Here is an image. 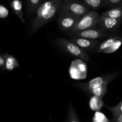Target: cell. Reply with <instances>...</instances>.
Listing matches in <instances>:
<instances>
[{"instance_id": "8", "label": "cell", "mask_w": 122, "mask_h": 122, "mask_svg": "<svg viewBox=\"0 0 122 122\" xmlns=\"http://www.w3.org/2000/svg\"><path fill=\"white\" fill-rule=\"evenodd\" d=\"M121 22L122 19H116L100 15L98 18L97 26L106 32L113 31L120 26Z\"/></svg>"}, {"instance_id": "26", "label": "cell", "mask_w": 122, "mask_h": 122, "mask_svg": "<svg viewBox=\"0 0 122 122\" xmlns=\"http://www.w3.org/2000/svg\"><path fill=\"white\" fill-rule=\"evenodd\" d=\"M113 122H122V113L113 117Z\"/></svg>"}, {"instance_id": "21", "label": "cell", "mask_w": 122, "mask_h": 122, "mask_svg": "<svg viewBox=\"0 0 122 122\" xmlns=\"http://www.w3.org/2000/svg\"><path fill=\"white\" fill-rule=\"evenodd\" d=\"M107 91V86H104L93 90H92L91 92L89 93V94H92V95L97 96L102 98L104 97V96L105 95V94L106 93Z\"/></svg>"}, {"instance_id": "6", "label": "cell", "mask_w": 122, "mask_h": 122, "mask_svg": "<svg viewBox=\"0 0 122 122\" xmlns=\"http://www.w3.org/2000/svg\"><path fill=\"white\" fill-rule=\"evenodd\" d=\"M108 35V34L107 32L102 29L98 26L83 31L75 32H69V36L71 38L78 37V38H84L90 39H96V40L104 38Z\"/></svg>"}, {"instance_id": "1", "label": "cell", "mask_w": 122, "mask_h": 122, "mask_svg": "<svg viewBox=\"0 0 122 122\" xmlns=\"http://www.w3.org/2000/svg\"><path fill=\"white\" fill-rule=\"evenodd\" d=\"M61 4V0H49L41 4L37 9L36 16L32 22L31 32L35 33L52 20L60 10Z\"/></svg>"}, {"instance_id": "9", "label": "cell", "mask_w": 122, "mask_h": 122, "mask_svg": "<svg viewBox=\"0 0 122 122\" xmlns=\"http://www.w3.org/2000/svg\"><path fill=\"white\" fill-rule=\"evenodd\" d=\"M79 18L66 13H60L58 18L59 28L63 31H70L75 26Z\"/></svg>"}, {"instance_id": "15", "label": "cell", "mask_w": 122, "mask_h": 122, "mask_svg": "<svg viewBox=\"0 0 122 122\" xmlns=\"http://www.w3.org/2000/svg\"><path fill=\"white\" fill-rule=\"evenodd\" d=\"M104 105V103L102 101V98L94 95H92V96L90 98L89 102V106L91 110L92 111H100Z\"/></svg>"}, {"instance_id": "25", "label": "cell", "mask_w": 122, "mask_h": 122, "mask_svg": "<svg viewBox=\"0 0 122 122\" xmlns=\"http://www.w3.org/2000/svg\"><path fill=\"white\" fill-rule=\"evenodd\" d=\"M5 69V60L3 55H0V69Z\"/></svg>"}, {"instance_id": "22", "label": "cell", "mask_w": 122, "mask_h": 122, "mask_svg": "<svg viewBox=\"0 0 122 122\" xmlns=\"http://www.w3.org/2000/svg\"><path fill=\"white\" fill-rule=\"evenodd\" d=\"M106 107L112 112L113 116L116 117V116L122 113V100L120 102H119L117 105H116V106H108L106 105Z\"/></svg>"}, {"instance_id": "10", "label": "cell", "mask_w": 122, "mask_h": 122, "mask_svg": "<svg viewBox=\"0 0 122 122\" xmlns=\"http://www.w3.org/2000/svg\"><path fill=\"white\" fill-rule=\"evenodd\" d=\"M83 50L86 51H96L100 42L96 39H90L84 38L72 37L70 39Z\"/></svg>"}, {"instance_id": "5", "label": "cell", "mask_w": 122, "mask_h": 122, "mask_svg": "<svg viewBox=\"0 0 122 122\" xmlns=\"http://www.w3.org/2000/svg\"><path fill=\"white\" fill-rule=\"evenodd\" d=\"M59 11L80 18L90 11V8L82 2H62Z\"/></svg>"}, {"instance_id": "7", "label": "cell", "mask_w": 122, "mask_h": 122, "mask_svg": "<svg viewBox=\"0 0 122 122\" xmlns=\"http://www.w3.org/2000/svg\"><path fill=\"white\" fill-rule=\"evenodd\" d=\"M70 77L74 80H83L87 76V66L81 59H76L70 64L69 69Z\"/></svg>"}, {"instance_id": "2", "label": "cell", "mask_w": 122, "mask_h": 122, "mask_svg": "<svg viewBox=\"0 0 122 122\" xmlns=\"http://www.w3.org/2000/svg\"><path fill=\"white\" fill-rule=\"evenodd\" d=\"M55 44L59 49L71 56L78 57L85 61H90V57L86 51L70 40L64 38H58L56 40Z\"/></svg>"}, {"instance_id": "13", "label": "cell", "mask_w": 122, "mask_h": 122, "mask_svg": "<svg viewBox=\"0 0 122 122\" xmlns=\"http://www.w3.org/2000/svg\"><path fill=\"white\" fill-rule=\"evenodd\" d=\"M119 36H112L110 37H108V38L104 41L103 42L99 44L98 46L97 49L95 52L97 53H103L104 51L109 47H110L116 41L117 39L119 38Z\"/></svg>"}, {"instance_id": "4", "label": "cell", "mask_w": 122, "mask_h": 122, "mask_svg": "<svg viewBox=\"0 0 122 122\" xmlns=\"http://www.w3.org/2000/svg\"><path fill=\"white\" fill-rule=\"evenodd\" d=\"M100 15L95 10H91L79 19L78 21L69 32H75L92 28L97 26Z\"/></svg>"}, {"instance_id": "27", "label": "cell", "mask_w": 122, "mask_h": 122, "mask_svg": "<svg viewBox=\"0 0 122 122\" xmlns=\"http://www.w3.org/2000/svg\"><path fill=\"white\" fill-rule=\"evenodd\" d=\"M81 0H63V2H81Z\"/></svg>"}, {"instance_id": "24", "label": "cell", "mask_w": 122, "mask_h": 122, "mask_svg": "<svg viewBox=\"0 0 122 122\" xmlns=\"http://www.w3.org/2000/svg\"><path fill=\"white\" fill-rule=\"evenodd\" d=\"M106 5L110 6H122V0H106Z\"/></svg>"}, {"instance_id": "3", "label": "cell", "mask_w": 122, "mask_h": 122, "mask_svg": "<svg viewBox=\"0 0 122 122\" xmlns=\"http://www.w3.org/2000/svg\"><path fill=\"white\" fill-rule=\"evenodd\" d=\"M119 75V72L112 73L101 75L92 79L87 83H81L76 84V86L79 88L81 89L82 90L89 94L93 90L98 87L104 86H108V83L112 80L115 79Z\"/></svg>"}, {"instance_id": "29", "label": "cell", "mask_w": 122, "mask_h": 122, "mask_svg": "<svg viewBox=\"0 0 122 122\" xmlns=\"http://www.w3.org/2000/svg\"></svg>"}, {"instance_id": "14", "label": "cell", "mask_w": 122, "mask_h": 122, "mask_svg": "<svg viewBox=\"0 0 122 122\" xmlns=\"http://www.w3.org/2000/svg\"><path fill=\"white\" fill-rule=\"evenodd\" d=\"M101 15L122 20V6L114 7L106 11L102 12Z\"/></svg>"}, {"instance_id": "19", "label": "cell", "mask_w": 122, "mask_h": 122, "mask_svg": "<svg viewBox=\"0 0 122 122\" xmlns=\"http://www.w3.org/2000/svg\"><path fill=\"white\" fill-rule=\"evenodd\" d=\"M68 122H79L77 113L71 104L69 105L68 110Z\"/></svg>"}, {"instance_id": "12", "label": "cell", "mask_w": 122, "mask_h": 122, "mask_svg": "<svg viewBox=\"0 0 122 122\" xmlns=\"http://www.w3.org/2000/svg\"><path fill=\"white\" fill-rule=\"evenodd\" d=\"M10 6L13 11L18 16L22 23H25V20L23 17V4L21 0H11L10 1Z\"/></svg>"}, {"instance_id": "23", "label": "cell", "mask_w": 122, "mask_h": 122, "mask_svg": "<svg viewBox=\"0 0 122 122\" xmlns=\"http://www.w3.org/2000/svg\"><path fill=\"white\" fill-rule=\"evenodd\" d=\"M8 14H9V11L8 8L3 5L0 4V18L5 19L8 17Z\"/></svg>"}, {"instance_id": "11", "label": "cell", "mask_w": 122, "mask_h": 122, "mask_svg": "<svg viewBox=\"0 0 122 122\" xmlns=\"http://www.w3.org/2000/svg\"><path fill=\"white\" fill-rule=\"evenodd\" d=\"M5 60V69L7 71H11L19 67V63L17 59L14 56L8 53H4Z\"/></svg>"}, {"instance_id": "17", "label": "cell", "mask_w": 122, "mask_h": 122, "mask_svg": "<svg viewBox=\"0 0 122 122\" xmlns=\"http://www.w3.org/2000/svg\"><path fill=\"white\" fill-rule=\"evenodd\" d=\"M41 0H27V11L29 14H33L40 6Z\"/></svg>"}, {"instance_id": "16", "label": "cell", "mask_w": 122, "mask_h": 122, "mask_svg": "<svg viewBox=\"0 0 122 122\" xmlns=\"http://www.w3.org/2000/svg\"><path fill=\"white\" fill-rule=\"evenodd\" d=\"M81 1L92 10L98 9L106 6V0H81Z\"/></svg>"}, {"instance_id": "28", "label": "cell", "mask_w": 122, "mask_h": 122, "mask_svg": "<svg viewBox=\"0 0 122 122\" xmlns=\"http://www.w3.org/2000/svg\"><path fill=\"white\" fill-rule=\"evenodd\" d=\"M43 1H44V2H45V1H48V0H43Z\"/></svg>"}, {"instance_id": "20", "label": "cell", "mask_w": 122, "mask_h": 122, "mask_svg": "<svg viewBox=\"0 0 122 122\" xmlns=\"http://www.w3.org/2000/svg\"><path fill=\"white\" fill-rule=\"evenodd\" d=\"M107 116L100 111H95L92 118V122H109Z\"/></svg>"}, {"instance_id": "18", "label": "cell", "mask_w": 122, "mask_h": 122, "mask_svg": "<svg viewBox=\"0 0 122 122\" xmlns=\"http://www.w3.org/2000/svg\"><path fill=\"white\" fill-rule=\"evenodd\" d=\"M122 45V37H119L117 38L116 41H115V43L110 47L108 49H107V50H105L103 52V53L106 54H110L114 53L115 51H116L119 48L121 47Z\"/></svg>"}]
</instances>
